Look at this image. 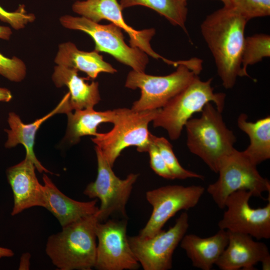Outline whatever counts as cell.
Returning <instances> with one entry per match:
<instances>
[{
	"label": "cell",
	"instance_id": "obj_1",
	"mask_svg": "<svg viewBox=\"0 0 270 270\" xmlns=\"http://www.w3.org/2000/svg\"><path fill=\"white\" fill-rule=\"evenodd\" d=\"M248 20L232 6L208 14L200 24L202 37L214 60L224 87L230 89L240 76L241 59Z\"/></svg>",
	"mask_w": 270,
	"mask_h": 270
},
{
	"label": "cell",
	"instance_id": "obj_2",
	"mask_svg": "<svg viewBox=\"0 0 270 270\" xmlns=\"http://www.w3.org/2000/svg\"><path fill=\"white\" fill-rule=\"evenodd\" d=\"M98 211L62 227L50 236L46 252L60 270H90L94 267L96 254V227Z\"/></svg>",
	"mask_w": 270,
	"mask_h": 270
},
{
	"label": "cell",
	"instance_id": "obj_3",
	"mask_svg": "<svg viewBox=\"0 0 270 270\" xmlns=\"http://www.w3.org/2000/svg\"><path fill=\"white\" fill-rule=\"evenodd\" d=\"M198 118L186 124V145L189 150L200 158L218 173L222 160L234 150L236 137L224 122L222 112L212 102L207 103Z\"/></svg>",
	"mask_w": 270,
	"mask_h": 270
},
{
	"label": "cell",
	"instance_id": "obj_4",
	"mask_svg": "<svg viewBox=\"0 0 270 270\" xmlns=\"http://www.w3.org/2000/svg\"><path fill=\"white\" fill-rule=\"evenodd\" d=\"M202 60L198 58L183 60L174 72L164 76L132 70L127 75L125 86L139 88L141 94L131 109L142 111L161 108L198 75L196 72L202 71Z\"/></svg>",
	"mask_w": 270,
	"mask_h": 270
},
{
	"label": "cell",
	"instance_id": "obj_5",
	"mask_svg": "<svg viewBox=\"0 0 270 270\" xmlns=\"http://www.w3.org/2000/svg\"><path fill=\"white\" fill-rule=\"evenodd\" d=\"M212 80L210 78L203 81L196 76L184 88L159 109L152 122L154 127L163 128L172 140H176L192 114L200 112L207 103L212 102L222 112L226 94L214 92Z\"/></svg>",
	"mask_w": 270,
	"mask_h": 270
},
{
	"label": "cell",
	"instance_id": "obj_6",
	"mask_svg": "<svg viewBox=\"0 0 270 270\" xmlns=\"http://www.w3.org/2000/svg\"><path fill=\"white\" fill-rule=\"evenodd\" d=\"M118 109V116L112 130L104 133L98 132L92 138L112 167L126 148L135 146L138 152H147L152 134L148 125L159 110L135 111L125 108Z\"/></svg>",
	"mask_w": 270,
	"mask_h": 270
},
{
	"label": "cell",
	"instance_id": "obj_7",
	"mask_svg": "<svg viewBox=\"0 0 270 270\" xmlns=\"http://www.w3.org/2000/svg\"><path fill=\"white\" fill-rule=\"evenodd\" d=\"M217 180L210 184L207 192L220 209L230 194L238 190H246L252 196L262 197L264 192H270L269 180L262 177L243 151L236 148L220 162Z\"/></svg>",
	"mask_w": 270,
	"mask_h": 270
},
{
	"label": "cell",
	"instance_id": "obj_8",
	"mask_svg": "<svg viewBox=\"0 0 270 270\" xmlns=\"http://www.w3.org/2000/svg\"><path fill=\"white\" fill-rule=\"evenodd\" d=\"M60 22L65 28L88 34L94 42L96 51L111 55L132 70L145 72L149 62L148 55L138 48L127 45L122 29L113 23L101 24L83 16L68 14L62 16Z\"/></svg>",
	"mask_w": 270,
	"mask_h": 270
},
{
	"label": "cell",
	"instance_id": "obj_9",
	"mask_svg": "<svg viewBox=\"0 0 270 270\" xmlns=\"http://www.w3.org/2000/svg\"><path fill=\"white\" fill-rule=\"evenodd\" d=\"M95 151L98 162L97 176L94 182L87 185L84 194L89 198L100 200L98 216L100 222L114 216L126 218V206L139 174L131 173L126 178L120 179L114 174L112 167L96 146Z\"/></svg>",
	"mask_w": 270,
	"mask_h": 270
},
{
	"label": "cell",
	"instance_id": "obj_10",
	"mask_svg": "<svg viewBox=\"0 0 270 270\" xmlns=\"http://www.w3.org/2000/svg\"><path fill=\"white\" fill-rule=\"evenodd\" d=\"M188 227V215L183 212L168 230L151 237L128 236V241L144 270H168L172 268L173 253Z\"/></svg>",
	"mask_w": 270,
	"mask_h": 270
},
{
	"label": "cell",
	"instance_id": "obj_11",
	"mask_svg": "<svg viewBox=\"0 0 270 270\" xmlns=\"http://www.w3.org/2000/svg\"><path fill=\"white\" fill-rule=\"evenodd\" d=\"M204 190L201 186L168 185L148 191L146 198L152 206V211L138 235L151 237L160 232L166 223L178 212L194 207Z\"/></svg>",
	"mask_w": 270,
	"mask_h": 270
},
{
	"label": "cell",
	"instance_id": "obj_12",
	"mask_svg": "<svg viewBox=\"0 0 270 270\" xmlns=\"http://www.w3.org/2000/svg\"><path fill=\"white\" fill-rule=\"evenodd\" d=\"M98 222L96 227L98 243L94 268L98 270H134L140 264L126 235V218Z\"/></svg>",
	"mask_w": 270,
	"mask_h": 270
},
{
	"label": "cell",
	"instance_id": "obj_13",
	"mask_svg": "<svg viewBox=\"0 0 270 270\" xmlns=\"http://www.w3.org/2000/svg\"><path fill=\"white\" fill-rule=\"evenodd\" d=\"M252 196L246 190H238L228 196L224 212L218 222L220 229L248 234L260 240L270 238V202L263 208H251Z\"/></svg>",
	"mask_w": 270,
	"mask_h": 270
},
{
	"label": "cell",
	"instance_id": "obj_14",
	"mask_svg": "<svg viewBox=\"0 0 270 270\" xmlns=\"http://www.w3.org/2000/svg\"><path fill=\"white\" fill-rule=\"evenodd\" d=\"M72 11L96 22L106 20L110 21L128 34L130 46L138 48L154 58L162 60L172 65L173 60H168L152 48L150 41L156 34L154 28L136 30L125 22L118 0H76L72 5Z\"/></svg>",
	"mask_w": 270,
	"mask_h": 270
},
{
	"label": "cell",
	"instance_id": "obj_15",
	"mask_svg": "<svg viewBox=\"0 0 270 270\" xmlns=\"http://www.w3.org/2000/svg\"><path fill=\"white\" fill-rule=\"evenodd\" d=\"M228 244L215 264L222 270H254L258 262L262 270L270 268V254L266 244L250 236L227 230Z\"/></svg>",
	"mask_w": 270,
	"mask_h": 270
},
{
	"label": "cell",
	"instance_id": "obj_16",
	"mask_svg": "<svg viewBox=\"0 0 270 270\" xmlns=\"http://www.w3.org/2000/svg\"><path fill=\"white\" fill-rule=\"evenodd\" d=\"M36 168L32 162L26 155L24 160L6 170L13 193L12 216L34 206L47 208L43 185L36 178Z\"/></svg>",
	"mask_w": 270,
	"mask_h": 270
},
{
	"label": "cell",
	"instance_id": "obj_17",
	"mask_svg": "<svg viewBox=\"0 0 270 270\" xmlns=\"http://www.w3.org/2000/svg\"><path fill=\"white\" fill-rule=\"evenodd\" d=\"M69 100L70 93L68 92L52 110L29 124H24L15 112H10L8 118L10 128L5 130L8 134L5 147L12 148L18 144H22L26 148V155L32 162L38 171L40 173H51L41 164L36 156L34 150L35 136L40 126L48 118L56 114L64 113L67 114L72 111L70 107Z\"/></svg>",
	"mask_w": 270,
	"mask_h": 270
},
{
	"label": "cell",
	"instance_id": "obj_18",
	"mask_svg": "<svg viewBox=\"0 0 270 270\" xmlns=\"http://www.w3.org/2000/svg\"><path fill=\"white\" fill-rule=\"evenodd\" d=\"M43 188L47 208L62 227L98 212L97 200L89 202L74 200L64 194L46 174H43Z\"/></svg>",
	"mask_w": 270,
	"mask_h": 270
},
{
	"label": "cell",
	"instance_id": "obj_19",
	"mask_svg": "<svg viewBox=\"0 0 270 270\" xmlns=\"http://www.w3.org/2000/svg\"><path fill=\"white\" fill-rule=\"evenodd\" d=\"M86 79L80 76L77 70L58 65L54 67L52 75L56 87L66 86L68 88L72 110L94 108L100 100L98 82L88 84L85 82Z\"/></svg>",
	"mask_w": 270,
	"mask_h": 270
},
{
	"label": "cell",
	"instance_id": "obj_20",
	"mask_svg": "<svg viewBox=\"0 0 270 270\" xmlns=\"http://www.w3.org/2000/svg\"><path fill=\"white\" fill-rule=\"evenodd\" d=\"M228 242L226 230L220 229L214 235L201 238L196 234H185L180 242L194 266L210 270L215 264Z\"/></svg>",
	"mask_w": 270,
	"mask_h": 270
},
{
	"label": "cell",
	"instance_id": "obj_21",
	"mask_svg": "<svg viewBox=\"0 0 270 270\" xmlns=\"http://www.w3.org/2000/svg\"><path fill=\"white\" fill-rule=\"evenodd\" d=\"M54 62L57 65L83 72L88 75V78L93 80L101 72L114 74L117 72L110 64L104 60L99 52L96 50H80L70 42L59 44Z\"/></svg>",
	"mask_w": 270,
	"mask_h": 270
},
{
	"label": "cell",
	"instance_id": "obj_22",
	"mask_svg": "<svg viewBox=\"0 0 270 270\" xmlns=\"http://www.w3.org/2000/svg\"><path fill=\"white\" fill-rule=\"evenodd\" d=\"M68 126L66 139L70 144L79 142L86 136H94L98 127L102 124H114L118 116V109L96 111L94 108L76 110L67 114Z\"/></svg>",
	"mask_w": 270,
	"mask_h": 270
},
{
	"label": "cell",
	"instance_id": "obj_23",
	"mask_svg": "<svg viewBox=\"0 0 270 270\" xmlns=\"http://www.w3.org/2000/svg\"><path fill=\"white\" fill-rule=\"evenodd\" d=\"M248 116L241 114L238 118V126L248 136L250 144L243 151L255 165L270 158V116L258 120L256 122L248 120Z\"/></svg>",
	"mask_w": 270,
	"mask_h": 270
},
{
	"label": "cell",
	"instance_id": "obj_24",
	"mask_svg": "<svg viewBox=\"0 0 270 270\" xmlns=\"http://www.w3.org/2000/svg\"><path fill=\"white\" fill-rule=\"evenodd\" d=\"M122 8L142 6L151 8L164 16L171 24L181 28L186 34V2L181 0H120Z\"/></svg>",
	"mask_w": 270,
	"mask_h": 270
},
{
	"label": "cell",
	"instance_id": "obj_25",
	"mask_svg": "<svg viewBox=\"0 0 270 270\" xmlns=\"http://www.w3.org/2000/svg\"><path fill=\"white\" fill-rule=\"evenodd\" d=\"M270 56V36L258 34L245 38L241 59L240 76H249L247 68Z\"/></svg>",
	"mask_w": 270,
	"mask_h": 270
},
{
	"label": "cell",
	"instance_id": "obj_26",
	"mask_svg": "<svg viewBox=\"0 0 270 270\" xmlns=\"http://www.w3.org/2000/svg\"><path fill=\"white\" fill-rule=\"evenodd\" d=\"M151 140L158 149L168 168L174 179L186 180L197 178L204 180V176L184 168L174 152L172 146L164 137H158L152 134Z\"/></svg>",
	"mask_w": 270,
	"mask_h": 270
},
{
	"label": "cell",
	"instance_id": "obj_27",
	"mask_svg": "<svg viewBox=\"0 0 270 270\" xmlns=\"http://www.w3.org/2000/svg\"><path fill=\"white\" fill-rule=\"evenodd\" d=\"M231 6L248 20L270 14V0H231Z\"/></svg>",
	"mask_w": 270,
	"mask_h": 270
},
{
	"label": "cell",
	"instance_id": "obj_28",
	"mask_svg": "<svg viewBox=\"0 0 270 270\" xmlns=\"http://www.w3.org/2000/svg\"><path fill=\"white\" fill-rule=\"evenodd\" d=\"M26 74L24 62L16 56L8 58L0 52V75L14 82H20Z\"/></svg>",
	"mask_w": 270,
	"mask_h": 270
},
{
	"label": "cell",
	"instance_id": "obj_29",
	"mask_svg": "<svg viewBox=\"0 0 270 270\" xmlns=\"http://www.w3.org/2000/svg\"><path fill=\"white\" fill-rule=\"evenodd\" d=\"M147 152L150 156V163L152 169L160 176L168 180L174 178L168 168L158 149L151 140Z\"/></svg>",
	"mask_w": 270,
	"mask_h": 270
},
{
	"label": "cell",
	"instance_id": "obj_30",
	"mask_svg": "<svg viewBox=\"0 0 270 270\" xmlns=\"http://www.w3.org/2000/svg\"><path fill=\"white\" fill-rule=\"evenodd\" d=\"M30 254L28 252L24 253L20 258L18 270H28L30 266Z\"/></svg>",
	"mask_w": 270,
	"mask_h": 270
},
{
	"label": "cell",
	"instance_id": "obj_31",
	"mask_svg": "<svg viewBox=\"0 0 270 270\" xmlns=\"http://www.w3.org/2000/svg\"><path fill=\"white\" fill-rule=\"evenodd\" d=\"M12 98V94L9 90L0 87V102H8Z\"/></svg>",
	"mask_w": 270,
	"mask_h": 270
},
{
	"label": "cell",
	"instance_id": "obj_32",
	"mask_svg": "<svg viewBox=\"0 0 270 270\" xmlns=\"http://www.w3.org/2000/svg\"><path fill=\"white\" fill-rule=\"evenodd\" d=\"M12 34V31L8 26H0V39L8 40Z\"/></svg>",
	"mask_w": 270,
	"mask_h": 270
},
{
	"label": "cell",
	"instance_id": "obj_33",
	"mask_svg": "<svg viewBox=\"0 0 270 270\" xmlns=\"http://www.w3.org/2000/svg\"><path fill=\"white\" fill-rule=\"evenodd\" d=\"M14 253L11 250L0 246V258L4 257H12Z\"/></svg>",
	"mask_w": 270,
	"mask_h": 270
},
{
	"label": "cell",
	"instance_id": "obj_34",
	"mask_svg": "<svg viewBox=\"0 0 270 270\" xmlns=\"http://www.w3.org/2000/svg\"><path fill=\"white\" fill-rule=\"evenodd\" d=\"M183 2H186L187 0H181ZM220 0L223 4L224 6H231V0Z\"/></svg>",
	"mask_w": 270,
	"mask_h": 270
},
{
	"label": "cell",
	"instance_id": "obj_35",
	"mask_svg": "<svg viewBox=\"0 0 270 270\" xmlns=\"http://www.w3.org/2000/svg\"></svg>",
	"mask_w": 270,
	"mask_h": 270
}]
</instances>
